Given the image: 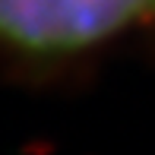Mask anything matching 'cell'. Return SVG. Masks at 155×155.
<instances>
[{"label":"cell","instance_id":"obj_1","mask_svg":"<svg viewBox=\"0 0 155 155\" xmlns=\"http://www.w3.org/2000/svg\"><path fill=\"white\" fill-rule=\"evenodd\" d=\"M155 29V0H0V60L63 73Z\"/></svg>","mask_w":155,"mask_h":155}]
</instances>
